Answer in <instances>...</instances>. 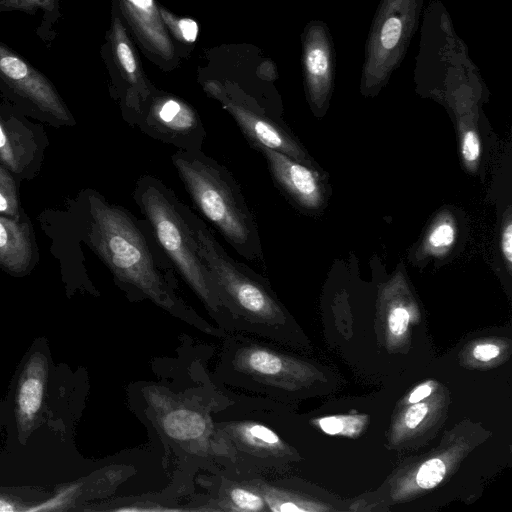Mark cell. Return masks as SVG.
I'll return each mask as SVG.
<instances>
[{
  "label": "cell",
  "instance_id": "obj_16",
  "mask_svg": "<svg viewBox=\"0 0 512 512\" xmlns=\"http://www.w3.org/2000/svg\"><path fill=\"white\" fill-rule=\"evenodd\" d=\"M133 16L141 31L163 52L169 51L170 44L163 33L153 0H121Z\"/></svg>",
  "mask_w": 512,
  "mask_h": 512
},
{
  "label": "cell",
  "instance_id": "obj_19",
  "mask_svg": "<svg viewBox=\"0 0 512 512\" xmlns=\"http://www.w3.org/2000/svg\"><path fill=\"white\" fill-rule=\"evenodd\" d=\"M366 418L363 416H328L316 420L323 432L329 435L353 437L360 433Z\"/></svg>",
  "mask_w": 512,
  "mask_h": 512
},
{
  "label": "cell",
  "instance_id": "obj_2",
  "mask_svg": "<svg viewBox=\"0 0 512 512\" xmlns=\"http://www.w3.org/2000/svg\"><path fill=\"white\" fill-rule=\"evenodd\" d=\"M199 253L226 312L229 331L281 340L289 316L266 278L232 258L208 225L191 212Z\"/></svg>",
  "mask_w": 512,
  "mask_h": 512
},
{
  "label": "cell",
  "instance_id": "obj_5",
  "mask_svg": "<svg viewBox=\"0 0 512 512\" xmlns=\"http://www.w3.org/2000/svg\"><path fill=\"white\" fill-rule=\"evenodd\" d=\"M214 375L223 385L267 400L300 391L313 376L302 361L238 332L226 337Z\"/></svg>",
  "mask_w": 512,
  "mask_h": 512
},
{
  "label": "cell",
  "instance_id": "obj_3",
  "mask_svg": "<svg viewBox=\"0 0 512 512\" xmlns=\"http://www.w3.org/2000/svg\"><path fill=\"white\" fill-rule=\"evenodd\" d=\"M132 198L176 272L199 298L219 328L230 332L217 289L199 253L191 223L192 209L162 180L149 174L137 179Z\"/></svg>",
  "mask_w": 512,
  "mask_h": 512
},
{
  "label": "cell",
  "instance_id": "obj_14",
  "mask_svg": "<svg viewBox=\"0 0 512 512\" xmlns=\"http://www.w3.org/2000/svg\"><path fill=\"white\" fill-rule=\"evenodd\" d=\"M24 12L34 16L41 13L36 34L48 45L55 37L53 29L61 18L59 0H0V13Z\"/></svg>",
  "mask_w": 512,
  "mask_h": 512
},
{
  "label": "cell",
  "instance_id": "obj_10",
  "mask_svg": "<svg viewBox=\"0 0 512 512\" xmlns=\"http://www.w3.org/2000/svg\"><path fill=\"white\" fill-rule=\"evenodd\" d=\"M303 56L309 100L311 106L320 111L330 96L334 74L332 44L325 26L310 28Z\"/></svg>",
  "mask_w": 512,
  "mask_h": 512
},
{
  "label": "cell",
  "instance_id": "obj_26",
  "mask_svg": "<svg viewBox=\"0 0 512 512\" xmlns=\"http://www.w3.org/2000/svg\"><path fill=\"white\" fill-rule=\"evenodd\" d=\"M178 29L182 38L187 42H194L198 35V25L190 18H183L178 22Z\"/></svg>",
  "mask_w": 512,
  "mask_h": 512
},
{
  "label": "cell",
  "instance_id": "obj_24",
  "mask_svg": "<svg viewBox=\"0 0 512 512\" xmlns=\"http://www.w3.org/2000/svg\"><path fill=\"white\" fill-rule=\"evenodd\" d=\"M500 248L505 260L507 269L511 271L512 267V215L510 208L507 209L503 217Z\"/></svg>",
  "mask_w": 512,
  "mask_h": 512
},
{
  "label": "cell",
  "instance_id": "obj_13",
  "mask_svg": "<svg viewBox=\"0 0 512 512\" xmlns=\"http://www.w3.org/2000/svg\"><path fill=\"white\" fill-rule=\"evenodd\" d=\"M383 296L389 300L387 313L388 331L394 338L403 337L411 320L410 294L401 273L386 285Z\"/></svg>",
  "mask_w": 512,
  "mask_h": 512
},
{
  "label": "cell",
  "instance_id": "obj_11",
  "mask_svg": "<svg viewBox=\"0 0 512 512\" xmlns=\"http://www.w3.org/2000/svg\"><path fill=\"white\" fill-rule=\"evenodd\" d=\"M33 247L29 223L0 214V266L12 273L24 272L32 263Z\"/></svg>",
  "mask_w": 512,
  "mask_h": 512
},
{
  "label": "cell",
  "instance_id": "obj_15",
  "mask_svg": "<svg viewBox=\"0 0 512 512\" xmlns=\"http://www.w3.org/2000/svg\"><path fill=\"white\" fill-rule=\"evenodd\" d=\"M457 240V224L449 211L437 215L419 248L418 254L423 258L444 257Z\"/></svg>",
  "mask_w": 512,
  "mask_h": 512
},
{
  "label": "cell",
  "instance_id": "obj_23",
  "mask_svg": "<svg viewBox=\"0 0 512 512\" xmlns=\"http://www.w3.org/2000/svg\"><path fill=\"white\" fill-rule=\"evenodd\" d=\"M429 413V405L426 402H416L409 406L403 416L402 424L407 430H415L426 419Z\"/></svg>",
  "mask_w": 512,
  "mask_h": 512
},
{
  "label": "cell",
  "instance_id": "obj_9",
  "mask_svg": "<svg viewBox=\"0 0 512 512\" xmlns=\"http://www.w3.org/2000/svg\"><path fill=\"white\" fill-rule=\"evenodd\" d=\"M263 155L275 184L298 206L317 210L324 202L320 176L312 166L257 143L250 144Z\"/></svg>",
  "mask_w": 512,
  "mask_h": 512
},
{
  "label": "cell",
  "instance_id": "obj_12",
  "mask_svg": "<svg viewBox=\"0 0 512 512\" xmlns=\"http://www.w3.org/2000/svg\"><path fill=\"white\" fill-rule=\"evenodd\" d=\"M207 510L259 512L267 510L261 494L251 487L243 477L220 478L213 481Z\"/></svg>",
  "mask_w": 512,
  "mask_h": 512
},
{
  "label": "cell",
  "instance_id": "obj_21",
  "mask_svg": "<svg viewBox=\"0 0 512 512\" xmlns=\"http://www.w3.org/2000/svg\"><path fill=\"white\" fill-rule=\"evenodd\" d=\"M447 473V463L443 458L434 457L423 462L414 477L415 484L422 490L435 488Z\"/></svg>",
  "mask_w": 512,
  "mask_h": 512
},
{
  "label": "cell",
  "instance_id": "obj_22",
  "mask_svg": "<svg viewBox=\"0 0 512 512\" xmlns=\"http://www.w3.org/2000/svg\"><path fill=\"white\" fill-rule=\"evenodd\" d=\"M119 24V21L116 20L113 33L116 56L120 65L122 66V69L131 79L130 81L135 83V75L137 72L135 57L129 44L126 41L125 35L122 33V29Z\"/></svg>",
  "mask_w": 512,
  "mask_h": 512
},
{
  "label": "cell",
  "instance_id": "obj_29",
  "mask_svg": "<svg viewBox=\"0 0 512 512\" xmlns=\"http://www.w3.org/2000/svg\"><path fill=\"white\" fill-rule=\"evenodd\" d=\"M15 510L16 508L11 502H8L4 499H0V512H12Z\"/></svg>",
  "mask_w": 512,
  "mask_h": 512
},
{
  "label": "cell",
  "instance_id": "obj_25",
  "mask_svg": "<svg viewBox=\"0 0 512 512\" xmlns=\"http://www.w3.org/2000/svg\"><path fill=\"white\" fill-rule=\"evenodd\" d=\"M500 352V347L494 343H481L473 348L472 355L478 361L488 362L496 359Z\"/></svg>",
  "mask_w": 512,
  "mask_h": 512
},
{
  "label": "cell",
  "instance_id": "obj_7",
  "mask_svg": "<svg viewBox=\"0 0 512 512\" xmlns=\"http://www.w3.org/2000/svg\"><path fill=\"white\" fill-rule=\"evenodd\" d=\"M0 84L38 111L62 123L73 118L52 82L23 56L0 42Z\"/></svg>",
  "mask_w": 512,
  "mask_h": 512
},
{
  "label": "cell",
  "instance_id": "obj_1",
  "mask_svg": "<svg viewBox=\"0 0 512 512\" xmlns=\"http://www.w3.org/2000/svg\"><path fill=\"white\" fill-rule=\"evenodd\" d=\"M87 202V243L130 301L149 300L202 332L225 336L181 297L176 270L144 218L96 192Z\"/></svg>",
  "mask_w": 512,
  "mask_h": 512
},
{
  "label": "cell",
  "instance_id": "obj_6",
  "mask_svg": "<svg viewBox=\"0 0 512 512\" xmlns=\"http://www.w3.org/2000/svg\"><path fill=\"white\" fill-rule=\"evenodd\" d=\"M147 136L172 145L176 150L203 151L206 130L197 112L172 98L154 99L143 105L137 125Z\"/></svg>",
  "mask_w": 512,
  "mask_h": 512
},
{
  "label": "cell",
  "instance_id": "obj_20",
  "mask_svg": "<svg viewBox=\"0 0 512 512\" xmlns=\"http://www.w3.org/2000/svg\"><path fill=\"white\" fill-rule=\"evenodd\" d=\"M0 214L19 219V200L15 181L8 169L0 163Z\"/></svg>",
  "mask_w": 512,
  "mask_h": 512
},
{
  "label": "cell",
  "instance_id": "obj_4",
  "mask_svg": "<svg viewBox=\"0 0 512 512\" xmlns=\"http://www.w3.org/2000/svg\"><path fill=\"white\" fill-rule=\"evenodd\" d=\"M171 161L199 211L243 258L263 262L253 211L231 172L203 151L176 150Z\"/></svg>",
  "mask_w": 512,
  "mask_h": 512
},
{
  "label": "cell",
  "instance_id": "obj_28",
  "mask_svg": "<svg viewBox=\"0 0 512 512\" xmlns=\"http://www.w3.org/2000/svg\"><path fill=\"white\" fill-rule=\"evenodd\" d=\"M71 492V489H67L63 491L62 493L58 494L56 497L50 499L48 502L42 504L41 506H37L34 508H31L30 510L37 511V510H47L52 509L56 507L57 505H60L63 503V498H65L69 493Z\"/></svg>",
  "mask_w": 512,
  "mask_h": 512
},
{
  "label": "cell",
  "instance_id": "obj_18",
  "mask_svg": "<svg viewBox=\"0 0 512 512\" xmlns=\"http://www.w3.org/2000/svg\"><path fill=\"white\" fill-rule=\"evenodd\" d=\"M43 382L39 376L28 375L21 383L18 393V406L22 416L32 418L42 403Z\"/></svg>",
  "mask_w": 512,
  "mask_h": 512
},
{
  "label": "cell",
  "instance_id": "obj_8",
  "mask_svg": "<svg viewBox=\"0 0 512 512\" xmlns=\"http://www.w3.org/2000/svg\"><path fill=\"white\" fill-rule=\"evenodd\" d=\"M209 90L232 115L250 144L263 145L312 166L305 149L282 124L257 106L225 95L218 87Z\"/></svg>",
  "mask_w": 512,
  "mask_h": 512
},
{
  "label": "cell",
  "instance_id": "obj_27",
  "mask_svg": "<svg viewBox=\"0 0 512 512\" xmlns=\"http://www.w3.org/2000/svg\"><path fill=\"white\" fill-rule=\"evenodd\" d=\"M432 393V385L430 383H423L416 387L408 397V403L413 404L424 400Z\"/></svg>",
  "mask_w": 512,
  "mask_h": 512
},
{
  "label": "cell",
  "instance_id": "obj_17",
  "mask_svg": "<svg viewBox=\"0 0 512 512\" xmlns=\"http://www.w3.org/2000/svg\"><path fill=\"white\" fill-rule=\"evenodd\" d=\"M26 150L11 127L0 115V163L14 173L23 169Z\"/></svg>",
  "mask_w": 512,
  "mask_h": 512
}]
</instances>
